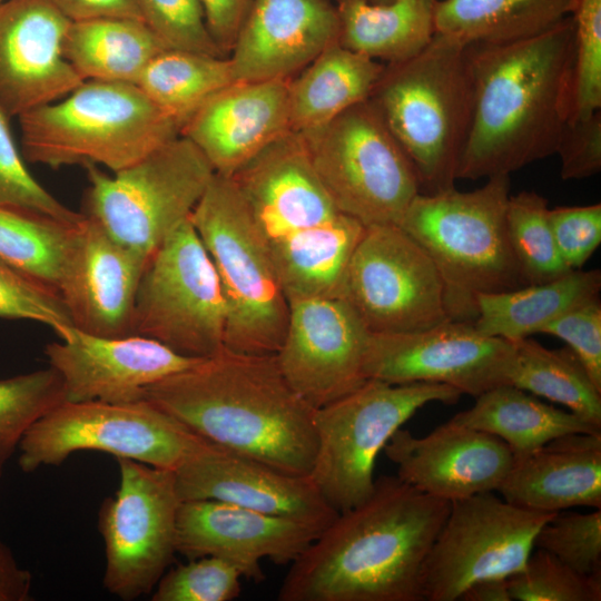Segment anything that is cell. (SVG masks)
Listing matches in <instances>:
<instances>
[{
    "instance_id": "1",
    "label": "cell",
    "mask_w": 601,
    "mask_h": 601,
    "mask_svg": "<svg viewBox=\"0 0 601 601\" xmlns=\"http://www.w3.org/2000/svg\"><path fill=\"white\" fill-rule=\"evenodd\" d=\"M451 502L395 476L339 512L290 563L278 601H423L424 561Z\"/></svg>"
},
{
    "instance_id": "2",
    "label": "cell",
    "mask_w": 601,
    "mask_h": 601,
    "mask_svg": "<svg viewBox=\"0 0 601 601\" xmlns=\"http://www.w3.org/2000/svg\"><path fill=\"white\" fill-rule=\"evenodd\" d=\"M472 115L457 179L511 175L554 155L572 111V17L536 36L466 45Z\"/></svg>"
},
{
    "instance_id": "3",
    "label": "cell",
    "mask_w": 601,
    "mask_h": 601,
    "mask_svg": "<svg viewBox=\"0 0 601 601\" xmlns=\"http://www.w3.org/2000/svg\"><path fill=\"white\" fill-rule=\"evenodd\" d=\"M142 400L216 446L293 475L311 473L316 408L290 386L275 354L224 347L151 384Z\"/></svg>"
},
{
    "instance_id": "4",
    "label": "cell",
    "mask_w": 601,
    "mask_h": 601,
    "mask_svg": "<svg viewBox=\"0 0 601 601\" xmlns=\"http://www.w3.org/2000/svg\"><path fill=\"white\" fill-rule=\"evenodd\" d=\"M368 100L411 160L421 193L454 188L472 115L466 43L435 32L415 56L384 66Z\"/></svg>"
},
{
    "instance_id": "5",
    "label": "cell",
    "mask_w": 601,
    "mask_h": 601,
    "mask_svg": "<svg viewBox=\"0 0 601 601\" xmlns=\"http://www.w3.org/2000/svg\"><path fill=\"white\" fill-rule=\"evenodd\" d=\"M510 189V176L500 175L470 191L418 193L397 224L434 263L453 321L473 323L481 294L529 285L508 234Z\"/></svg>"
},
{
    "instance_id": "6",
    "label": "cell",
    "mask_w": 601,
    "mask_h": 601,
    "mask_svg": "<svg viewBox=\"0 0 601 601\" xmlns=\"http://www.w3.org/2000/svg\"><path fill=\"white\" fill-rule=\"evenodd\" d=\"M22 157L51 168L122 170L180 135L136 83L82 81L19 117Z\"/></svg>"
},
{
    "instance_id": "7",
    "label": "cell",
    "mask_w": 601,
    "mask_h": 601,
    "mask_svg": "<svg viewBox=\"0 0 601 601\" xmlns=\"http://www.w3.org/2000/svg\"><path fill=\"white\" fill-rule=\"evenodd\" d=\"M189 219L211 258L223 290L224 347L246 354H276L289 305L233 179L215 174Z\"/></svg>"
},
{
    "instance_id": "8",
    "label": "cell",
    "mask_w": 601,
    "mask_h": 601,
    "mask_svg": "<svg viewBox=\"0 0 601 601\" xmlns=\"http://www.w3.org/2000/svg\"><path fill=\"white\" fill-rule=\"evenodd\" d=\"M461 395L445 384L367 378L315 410L316 453L308 477L338 513L359 504L374 489L376 457L392 435L426 404H453Z\"/></svg>"
},
{
    "instance_id": "9",
    "label": "cell",
    "mask_w": 601,
    "mask_h": 601,
    "mask_svg": "<svg viewBox=\"0 0 601 601\" xmlns=\"http://www.w3.org/2000/svg\"><path fill=\"white\" fill-rule=\"evenodd\" d=\"M81 214L147 259L191 214L215 171L179 135L109 176L87 165Z\"/></svg>"
},
{
    "instance_id": "10",
    "label": "cell",
    "mask_w": 601,
    "mask_h": 601,
    "mask_svg": "<svg viewBox=\"0 0 601 601\" xmlns=\"http://www.w3.org/2000/svg\"><path fill=\"white\" fill-rule=\"evenodd\" d=\"M298 134L336 207L365 227L397 225L421 193L411 160L370 100Z\"/></svg>"
},
{
    "instance_id": "11",
    "label": "cell",
    "mask_w": 601,
    "mask_h": 601,
    "mask_svg": "<svg viewBox=\"0 0 601 601\" xmlns=\"http://www.w3.org/2000/svg\"><path fill=\"white\" fill-rule=\"evenodd\" d=\"M207 443L147 400L65 401L24 434L18 465L33 473L61 465L75 452L100 451L176 471Z\"/></svg>"
},
{
    "instance_id": "12",
    "label": "cell",
    "mask_w": 601,
    "mask_h": 601,
    "mask_svg": "<svg viewBox=\"0 0 601 601\" xmlns=\"http://www.w3.org/2000/svg\"><path fill=\"white\" fill-rule=\"evenodd\" d=\"M226 305L211 258L189 217L148 258L136 292L130 335L189 357L224 348Z\"/></svg>"
},
{
    "instance_id": "13",
    "label": "cell",
    "mask_w": 601,
    "mask_h": 601,
    "mask_svg": "<svg viewBox=\"0 0 601 601\" xmlns=\"http://www.w3.org/2000/svg\"><path fill=\"white\" fill-rule=\"evenodd\" d=\"M555 514L519 508L493 492L452 501L422 568L423 600L456 601L476 581L522 571L538 532Z\"/></svg>"
},
{
    "instance_id": "14",
    "label": "cell",
    "mask_w": 601,
    "mask_h": 601,
    "mask_svg": "<svg viewBox=\"0 0 601 601\" xmlns=\"http://www.w3.org/2000/svg\"><path fill=\"white\" fill-rule=\"evenodd\" d=\"M119 486L101 503L98 529L105 543V589L124 601L152 592L176 552L181 503L175 471L119 457Z\"/></svg>"
},
{
    "instance_id": "15",
    "label": "cell",
    "mask_w": 601,
    "mask_h": 601,
    "mask_svg": "<svg viewBox=\"0 0 601 601\" xmlns=\"http://www.w3.org/2000/svg\"><path fill=\"white\" fill-rule=\"evenodd\" d=\"M342 297L374 334L418 332L451 319L434 263L396 224L365 227Z\"/></svg>"
},
{
    "instance_id": "16",
    "label": "cell",
    "mask_w": 601,
    "mask_h": 601,
    "mask_svg": "<svg viewBox=\"0 0 601 601\" xmlns=\"http://www.w3.org/2000/svg\"><path fill=\"white\" fill-rule=\"evenodd\" d=\"M267 248L308 253L326 242L342 213L315 173L302 137L278 138L231 177Z\"/></svg>"
},
{
    "instance_id": "17",
    "label": "cell",
    "mask_w": 601,
    "mask_h": 601,
    "mask_svg": "<svg viewBox=\"0 0 601 601\" xmlns=\"http://www.w3.org/2000/svg\"><path fill=\"white\" fill-rule=\"evenodd\" d=\"M514 355L513 342L449 319L418 332L371 333L364 375L391 384H445L476 397L509 384Z\"/></svg>"
},
{
    "instance_id": "18",
    "label": "cell",
    "mask_w": 601,
    "mask_h": 601,
    "mask_svg": "<svg viewBox=\"0 0 601 601\" xmlns=\"http://www.w3.org/2000/svg\"><path fill=\"white\" fill-rule=\"evenodd\" d=\"M288 305L275 356L290 386L317 408L363 384L371 332L353 307L343 297H312Z\"/></svg>"
},
{
    "instance_id": "19",
    "label": "cell",
    "mask_w": 601,
    "mask_h": 601,
    "mask_svg": "<svg viewBox=\"0 0 601 601\" xmlns=\"http://www.w3.org/2000/svg\"><path fill=\"white\" fill-rule=\"evenodd\" d=\"M55 333L59 341L47 344L45 354L62 380L67 402L140 401L148 386L201 359L138 335L98 336L72 325Z\"/></svg>"
},
{
    "instance_id": "20",
    "label": "cell",
    "mask_w": 601,
    "mask_h": 601,
    "mask_svg": "<svg viewBox=\"0 0 601 601\" xmlns=\"http://www.w3.org/2000/svg\"><path fill=\"white\" fill-rule=\"evenodd\" d=\"M321 529L216 500L181 501L176 521V552L187 560L211 555L233 564L242 578L265 579L260 562L295 561Z\"/></svg>"
},
{
    "instance_id": "21",
    "label": "cell",
    "mask_w": 601,
    "mask_h": 601,
    "mask_svg": "<svg viewBox=\"0 0 601 601\" xmlns=\"http://www.w3.org/2000/svg\"><path fill=\"white\" fill-rule=\"evenodd\" d=\"M70 22L49 0L0 2V110L9 118L59 100L83 81L62 53Z\"/></svg>"
},
{
    "instance_id": "22",
    "label": "cell",
    "mask_w": 601,
    "mask_h": 601,
    "mask_svg": "<svg viewBox=\"0 0 601 601\" xmlns=\"http://www.w3.org/2000/svg\"><path fill=\"white\" fill-rule=\"evenodd\" d=\"M383 452L398 479L449 502L496 491L513 462L499 437L451 421L424 436L401 427Z\"/></svg>"
},
{
    "instance_id": "23",
    "label": "cell",
    "mask_w": 601,
    "mask_h": 601,
    "mask_svg": "<svg viewBox=\"0 0 601 601\" xmlns=\"http://www.w3.org/2000/svg\"><path fill=\"white\" fill-rule=\"evenodd\" d=\"M181 501L216 500L321 530L338 515L308 476L282 472L207 443L175 471Z\"/></svg>"
},
{
    "instance_id": "24",
    "label": "cell",
    "mask_w": 601,
    "mask_h": 601,
    "mask_svg": "<svg viewBox=\"0 0 601 601\" xmlns=\"http://www.w3.org/2000/svg\"><path fill=\"white\" fill-rule=\"evenodd\" d=\"M147 260L82 215L58 289L72 326L98 336L130 335Z\"/></svg>"
},
{
    "instance_id": "25",
    "label": "cell",
    "mask_w": 601,
    "mask_h": 601,
    "mask_svg": "<svg viewBox=\"0 0 601 601\" xmlns=\"http://www.w3.org/2000/svg\"><path fill=\"white\" fill-rule=\"evenodd\" d=\"M338 39L327 0H253L228 55L234 80L292 79Z\"/></svg>"
},
{
    "instance_id": "26",
    "label": "cell",
    "mask_w": 601,
    "mask_h": 601,
    "mask_svg": "<svg viewBox=\"0 0 601 601\" xmlns=\"http://www.w3.org/2000/svg\"><path fill=\"white\" fill-rule=\"evenodd\" d=\"M289 79L234 82L210 97L180 135L215 174L231 177L265 147L293 131Z\"/></svg>"
},
{
    "instance_id": "27",
    "label": "cell",
    "mask_w": 601,
    "mask_h": 601,
    "mask_svg": "<svg viewBox=\"0 0 601 601\" xmlns=\"http://www.w3.org/2000/svg\"><path fill=\"white\" fill-rule=\"evenodd\" d=\"M496 492L513 505L540 513L601 509V432L566 434L513 456Z\"/></svg>"
},
{
    "instance_id": "28",
    "label": "cell",
    "mask_w": 601,
    "mask_h": 601,
    "mask_svg": "<svg viewBox=\"0 0 601 601\" xmlns=\"http://www.w3.org/2000/svg\"><path fill=\"white\" fill-rule=\"evenodd\" d=\"M383 69L384 65L339 42L327 47L289 79L293 131L322 126L368 100Z\"/></svg>"
},
{
    "instance_id": "29",
    "label": "cell",
    "mask_w": 601,
    "mask_h": 601,
    "mask_svg": "<svg viewBox=\"0 0 601 601\" xmlns=\"http://www.w3.org/2000/svg\"><path fill=\"white\" fill-rule=\"evenodd\" d=\"M165 49L144 20L118 17L70 22L62 42L65 59L83 81L136 83Z\"/></svg>"
},
{
    "instance_id": "30",
    "label": "cell",
    "mask_w": 601,
    "mask_h": 601,
    "mask_svg": "<svg viewBox=\"0 0 601 601\" xmlns=\"http://www.w3.org/2000/svg\"><path fill=\"white\" fill-rule=\"evenodd\" d=\"M437 0H337L339 43L386 63L420 52L435 35Z\"/></svg>"
},
{
    "instance_id": "31",
    "label": "cell",
    "mask_w": 601,
    "mask_h": 601,
    "mask_svg": "<svg viewBox=\"0 0 601 601\" xmlns=\"http://www.w3.org/2000/svg\"><path fill=\"white\" fill-rule=\"evenodd\" d=\"M450 421L499 437L514 457L526 455L566 434L601 432V427L572 412L546 404L511 384L480 394L470 408L459 412Z\"/></svg>"
},
{
    "instance_id": "32",
    "label": "cell",
    "mask_w": 601,
    "mask_h": 601,
    "mask_svg": "<svg viewBox=\"0 0 601 601\" xmlns=\"http://www.w3.org/2000/svg\"><path fill=\"white\" fill-rule=\"evenodd\" d=\"M599 269H575L555 279L476 297L473 325L481 333L510 342L540 333L566 311L599 297Z\"/></svg>"
},
{
    "instance_id": "33",
    "label": "cell",
    "mask_w": 601,
    "mask_h": 601,
    "mask_svg": "<svg viewBox=\"0 0 601 601\" xmlns=\"http://www.w3.org/2000/svg\"><path fill=\"white\" fill-rule=\"evenodd\" d=\"M577 0H437L435 31L466 45L536 36L570 17Z\"/></svg>"
},
{
    "instance_id": "34",
    "label": "cell",
    "mask_w": 601,
    "mask_h": 601,
    "mask_svg": "<svg viewBox=\"0 0 601 601\" xmlns=\"http://www.w3.org/2000/svg\"><path fill=\"white\" fill-rule=\"evenodd\" d=\"M80 220L67 221L35 209L0 205V259L59 295Z\"/></svg>"
},
{
    "instance_id": "35",
    "label": "cell",
    "mask_w": 601,
    "mask_h": 601,
    "mask_svg": "<svg viewBox=\"0 0 601 601\" xmlns=\"http://www.w3.org/2000/svg\"><path fill=\"white\" fill-rule=\"evenodd\" d=\"M227 57L165 49L136 85L179 128L214 95L234 83Z\"/></svg>"
},
{
    "instance_id": "36",
    "label": "cell",
    "mask_w": 601,
    "mask_h": 601,
    "mask_svg": "<svg viewBox=\"0 0 601 601\" xmlns=\"http://www.w3.org/2000/svg\"><path fill=\"white\" fill-rule=\"evenodd\" d=\"M513 344L515 355L509 384L561 404L601 427V390L568 346L550 349L530 337Z\"/></svg>"
},
{
    "instance_id": "37",
    "label": "cell",
    "mask_w": 601,
    "mask_h": 601,
    "mask_svg": "<svg viewBox=\"0 0 601 601\" xmlns=\"http://www.w3.org/2000/svg\"><path fill=\"white\" fill-rule=\"evenodd\" d=\"M510 244L528 284L555 279L571 272L556 248L548 200L534 190L511 195L506 209Z\"/></svg>"
},
{
    "instance_id": "38",
    "label": "cell",
    "mask_w": 601,
    "mask_h": 601,
    "mask_svg": "<svg viewBox=\"0 0 601 601\" xmlns=\"http://www.w3.org/2000/svg\"><path fill=\"white\" fill-rule=\"evenodd\" d=\"M65 401L62 380L51 366L0 380V484L28 430Z\"/></svg>"
},
{
    "instance_id": "39",
    "label": "cell",
    "mask_w": 601,
    "mask_h": 601,
    "mask_svg": "<svg viewBox=\"0 0 601 601\" xmlns=\"http://www.w3.org/2000/svg\"><path fill=\"white\" fill-rule=\"evenodd\" d=\"M512 600L600 601L601 575H584L534 548L524 569L508 578Z\"/></svg>"
},
{
    "instance_id": "40",
    "label": "cell",
    "mask_w": 601,
    "mask_h": 601,
    "mask_svg": "<svg viewBox=\"0 0 601 601\" xmlns=\"http://www.w3.org/2000/svg\"><path fill=\"white\" fill-rule=\"evenodd\" d=\"M571 17L574 65L570 119H575L601 110V0H577Z\"/></svg>"
},
{
    "instance_id": "41",
    "label": "cell",
    "mask_w": 601,
    "mask_h": 601,
    "mask_svg": "<svg viewBox=\"0 0 601 601\" xmlns=\"http://www.w3.org/2000/svg\"><path fill=\"white\" fill-rule=\"evenodd\" d=\"M534 548L581 574L601 575V509L556 513L538 532Z\"/></svg>"
},
{
    "instance_id": "42",
    "label": "cell",
    "mask_w": 601,
    "mask_h": 601,
    "mask_svg": "<svg viewBox=\"0 0 601 601\" xmlns=\"http://www.w3.org/2000/svg\"><path fill=\"white\" fill-rule=\"evenodd\" d=\"M240 579L239 571L220 558L190 559L166 570L151 601H231L240 594Z\"/></svg>"
},
{
    "instance_id": "43",
    "label": "cell",
    "mask_w": 601,
    "mask_h": 601,
    "mask_svg": "<svg viewBox=\"0 0 601 601\" xmlns=\"http://www.w3.org/2000/svg\"><path fill=\"white\" fill-rule=\"evenodd\" d=\"M144 21L169 49L227 57L213 40L199 0H138Z\"/></svg>"
},
{
    "instance_id": "44",
    "label": "cell",
    "mask_w": 601,
    "mask_h": 601,
    "mask_svg": "<svg viewBox=\"0 0 601 601\" xmlns=\"http://www.w3.org/2000/svg\"><path fill=\"white\" fill-rule=\"evenodd\" d=\"M0 205L35 209L67 221H79L77 213L55 198L31 175L13 140L9 117L0 110Z\"/></svg>"
},
{
    "instance_id": "45",
    "label": "cell",
    "mask_w": 601,
    "mask_h": 601,
    "mask_svg": "<svg viewBox=\"0 0 601 601\" xmlns=\"http://www.w3.org/2000/svg\"><path fill=\"white\" fill-rule=\"evenodd\" d=\"M0 319H27L53 331L72 325L60 296L0 259Z\"/></svg>"
},
{
    "instance_id": "46",
    "label": "cell",
    "mask_w": 601,
    "mask_h": 601,
    "mask_svg": "<svg viewBox=\"0 0 601 601\" xmlns=\"http://www.w3.org/2000/svg\"><path fill=\"white\" fill-rule=\"evenodd\" d=\"M549 220L562 260L581 269L601 243V204L549 208Z\"/></svg>"
},
{
    "instance_id": "47",
    "label": "cell",
    "mask_w": 601,
    "mask_h": 601,
    "mask_svg": "<svg viewBox=\"0 0 601 601\" xmlns=\"http://www.w3.org/2000/svg\"><path fill=\"white\" fill-rule=\"evenodd\" d=\"M540 333L563 341L578 356L595 386L601 390V302H584L548 323Z\"/></svg>"
},
{
    "instance_id": "48",
    "label": "cell",
    "mask_w": 601,
    "mask_h": 601,
    "mask_svg": "<svg viewBox=\"0 0 601 601\" xmlns=\"http://www.w3.org/2000/svg\"><path fill=\"white\" fill-rule=\"evenodd\" d=\"M554 155L560 159L563 180L584 179L601 170V110L570 119L559 138Z\"/></svg>"
},
{
    "instance_id": "49",
    "label": "cell",
    "mask_w": 601,
    "mask_h": 601,
    "mask_svg": "<svg viewBox=\"0 0 601 601\" xmlns=\"http://www.w3.org/2000/svg\"><path fill=\"white\" fill-rule=\"evenodd\" d=\"M208 31L217 47L228 56L253 0H199Z\"/></svg>"
},
{
    "instance_id": "50",
    "label": "cell",
    "mask_w": 601,
    "mask_h": 601,
    "mask_svg": "<svg viewBox=\"0 0 601 601\" xmlns=\"http://www.w3.org/2000/svg\"><path fill=\"white\" fill-rule=\"evenodd\" d=\"M68 20L118 17L144 20L138 0H49Z\"/></svg>"
},
{
    "instance_id": "51",
    "label": "cell",
    "mask_w": 601,
    "mask_h": 601,
    "mask_svg": "<svg viewBox=\"0 0 601 601\" xmlns=\"http://www.w3.org/2000/svg\"><path fill=\"white\" fill-rule=\"evenodd\" d=\"M32 574L0 538V601H30Z\"/></svg>"
},
{
    "instance_id": "52",
    "label": "cell",
    "mask_w": 601,
    "mask_h": 601,
    "mask_svg": "<svg viewBox=\"0 0 601 601\" xmlns=\"http://www.w3.org/2000/svg\"><path fill=\"white\" fill-rule=\"evenodd\" d=\"M464 601H511L508 578L484 579L474 582L461 594Z\"/></svg>"
},
{
    "instance_id": "53",
    "label": "cell",
    "mask_w": 601,
    "mask_h": 601,
    "mask_svg": "<svg viewBox=\"0 0 601 601\" xmlns=\"http://www.w3.org/2000/svg\"><path fill=\"white\" fill-rule=\"evenodd\" d=\"M373 1H376V2H387L390 0H373Z\"/></svg>"
},
{
    "instance_id": "54",
    "label": "cell",
    "mask_w": 601,
    "mask_h": 601,
    "mask_svg": "<svg viewBox=\"0 0 601 601\" xmlns=\"http://www.w3.org/2000/svg\"><path fill=\"white\" fill-rule=\"evenodd\" d=\"M3 1V0H0V2Z\"/></svg>"
}]
</instances>
